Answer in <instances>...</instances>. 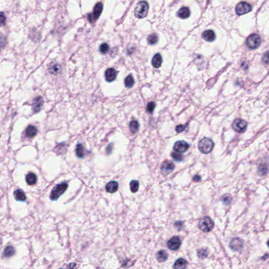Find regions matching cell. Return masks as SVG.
Here are the masks:
<instances>
[{"instance_id":"30","label":"cell","mask_w":269,"mask_h":269,"mask_svg":"<svg viewBox=\"0 0 269 269\" xmlns=\"http://www.w3.org/2000/svg\"><path fill=\"white\" fill-rule=\"evenodd\" d=\"M147 41H148L149 44H155L156 43H157V42L158 41V37L157 36V35L156 34H152L149 35L148 38H147Z\"/></svg>"},{"instance_id":"14","label":"cell","mask_w":269,"mask_h":269,"mask_svg":"<svg viewBox=\"0 0 269 269\" xmlns=\"http://www.w3.org/2000/svg\"><path fill=\"white\" fill-rule=\"evenodd\" d=\"M117 77V72L115 69L112 68H109L106 70L105 72V78L106 81L108 82H112L115 81Z\"/></svg>"},{"instance_id":"25","label":"cell","mask_w":269,"mask_h":269,"mask_svg":"<svg viewBox=\"0 0 269 269\" xmlns=\"http://www.w3.org/2000/svg\"><path fill=\"white\" fill-rule=\"evenodd\" d=\"M187 262L183 258H180L176 261L174 264V268L177 269H185L187 267Z\"/></svg>"},{"instance_id":"3","label":"cell","mask_w":269,"mask_h":269,"mask_svg":"<svg viewBox=\"0 0 269 269\" xmlns=\"http://www.w3.org/2000/svg\"><path fill=\"white\" fill-rule=\"evenodd\" d=\"M68 185L65 182L59 183L53 188L50 194V198L52 200L55 201L60 198L61 195L64 193L67 189Z\"/></svg>"},{"instance_id":"10","label":"cell","mask_w":269,"mask_h":269,"mask_svg":"<svg viewBox=\"0 0 269 269\" xmlns=\"http://www.w3.org/2000/svg\"><path fill=\"white\" fill-rule=\"evenodd\" d=\"M189 148V145L186 142L183 140H179L175 142L173 146V149L179 153H183L188 150Z\"/></svg>"},{"instance_id":"21","label":"cell","mask_w":269,"mask_h":269,"mask_svg":"<svg viewBox=\"0 0 269 269\" xmlns=\"http://www.w3.org/2000/svg\"><path fill=\"white\" fill-rule=\"evenodd\" d=\"M190 15V10L187 7L181 8L178 12V17L182 19H186V18H188Z\"/></svg>"},{"instance_id":"11","label":"cell","mask_w":269,"mask_h":269,"mask_svg":"<svg viewBox=\"0 0 269 269\" xmlns=\"http://www.w3.org/2000/svg\"><path fill=\"white\" fill-rule=\"evenodd\" d=\"M182 244L180 238L178 237H173L171 238L167 242V246L171 250H177L178 249Z\"/></svg>"},{"instance_id":"27","label":"cell","mask_w":269,"mask_h":269,"mask_svg":"<svg viewBox=\"0 0 269 269\" xmlns=\"http://www.w3.org/2000/svg\"><path fill=\"white\" fill-rule=\"evenodd\" d=\"M139 127V125L137 121H132L129 124V129L132 134H136L138 132Z\"/></svg>"},{"instance_id":"36","label":"cell","mask_w":269,"mask_h":269,"mask_svg":"<svg viewBox=\"0 0 269 269\" xmlns=\"http://www.w3.org/2000/svg\"><path fill=\"white\" fill-rule=\"evenodd\" d=\"M156 104L153 102H149L147 106V111L149 113H152L155 108Z\"/></svg>"},{"instance_id":"40","label":"cell","mask_w":269,"mask_h":269,"mask_svg":"<svg viewBox=\"0 0 269 269\" xmlns=\"http://www.w3.org/2000/svg\"><path fill=\"white\" fill-rule=\"evenodd\" d=\"M193 180L195 182H199L201 180V177L199 175H196L193 177Z\"/></svg>"},{"instance_id":"18","label":"cell","mask_w":269,"mask_h":269,"mask_svg":"<svg viewBox=\"0 0 269 269\" xmlns=\"http://www.w3.org/2000/svg\"><path fill=\"white\" fill-rule=\"evenodd\" d=\"M61 71V67L57 63H53L50 65L48 68V71L51 74L57 75Z\"/></svg>"},{"instance_id":"28","label":"cell","mask_w":269,"mask_h":269,"mask_svg":"<svg viewBox=\"0 0 269 269\" xmlns=\"http://www.w3.org/2000/svg\"><path fill=\"white\" fill-rule=\"evenodd\" d=\"M130 188L131 190L132 193H136L138 191L139 188V183L137 180H133L131 181L130 182Z\"/></svg>"},{"instance_id":"20","label":"cell","mask_w":269,"mask_h":269,"mask_svg":"<svg viewBox=\"0 0 269 269\" xmlns=\"http://www.w3.org/2000/svg\"><path fill=\"white\" fill-rule=\"evenodd\" d=\"M162 62V58L160 54L157 53L152 59V65L155 68L160 67Z\"/></svg>"},{"instance_id":"8","label":"cell","mask_w":269,"mask_h":269,"mask_svg":"<svg viewBox=\"0 0 269 269\" xmlns=\"http://www.w3.org/2000/svg\"><path fill=\"white\" fill-rule=\"evenodd\" d=\"M175 165L170 160H165L162 162L160 167V170L162 175L164 176L170 174L175 170Z\"/></svg>"},{"instance_id":"7","label":"cell","mask_w":269,"mask_h":269,"mask_svg":"<svg viewBox=\"0 0 269 269\" xmlns=\"http://www.w3.org/2000/svg\"><path fill=\"white\" fill-rule=\"evenodd\" d=\"M103 10V5L101 3H98L95 6L92 13L89 14L88 15V19L91 23L96 21L99 18L100 15L102 13Z\"/></svg>"},{"instance_id":"22","label":"cell","mask_w":269,"mask_h":269,"mask_svg":"<svg viewBox=\"0 0 269 269\" xmlns=\"http://www.w3.org/2000/svg\"><path fill=\"white\" fill-rule=\"evenodd\" d=\"M26 182L28 185L32 186L37 183V175L33 172H29L26 176Z\"/></svg>"},{"instance_id":"16","label":"cell","mask_w":269,"mask_h":269,"mask_svg":"<svg viewBox=\"0 0 269 269\" xmlns=\"http://www.w3.org/2000/svg\"><path fill=\"white\" fill-rule=\"evenodd\" d=\"M118 183L115 181H112L109 182L107 184L106 186V192L109 193H114L117 191L118 189Z\"/></svg>"},{"instance_id":"26","label":"cell","mask_w":269,"mask_h":269,"mask_svg":"<svg viewBox=\"0 0 269 269\" xmlns=\"http://www.w3.org/2000/svg\"><path fill=\"white\" fill-rule=\"evenodd\" d=\"M15 251L14 248L11 246H7L4 249L3 254L5 257L8 258V257H11L12 256H13L14 254H15Z\"/></svg>"},{"instance_id":"1","label":"cell","mask_w":269,"mask_h":269,"mask_svg":"<svg viewBox=\"0 0 269 269\" xmlns=\"http://www.w3.org/2000/svg\"><path fill=\"white\" fill-rule=\"evenodd\" d=\"M215 144L211 139L205 137L199 142L198 149L202 154L210 153L213 149Z\"/></svg>"},{"instance_id":"35","label":"cell","mask_w":269,"mask_h":269,"mask_svg":"<svg viewBox=\"0 0 269 269\" xmlns=\"http://www.w3.org/2000/svg\"><path fill=\"white\" fill-rule=\"evenodd\" d=\"M197 255H198L199 258L201 259H204L207 257L208 256V252L205 249H200L198 250L197 252Z\"/></svg>"},{"instance_id":"6","label":"cell","mask_w":269,"mask_h":269,"mask_svg":"<svg viewBox=\"0 0 269 269\" xmlns=\"http://www.w3.org/2000/svg\"><path fill=\"white\" fill-rule=\"evenodd\" d=\"M232 127L234 131L238 133H243L246 131L248 123L246 121L240 118H237L233 121Z\"/></svg>"},{"instance_id":"32","label":"cell","mask_w":269,"mask_h":269,"mask_svg":"<svg viewBox=\"0 0 269 269\" xmlns=\"http://www.w3.org/2000/svg\"><path fill=\"white\" fill-rule=\"evenodd\" d=\"M7 38L3 35L0 33V51L2 50L7 44Z\"/></svg>"},{"instance_id":"24","label":"cell","mask_w":269,"mask_h":269,"mask_svg":"<svg viewBox=\"0 0 269 269\" xmlns=\"http://www.w3.org/2000/svg\"><path fill=\"white\" fill-rule=\"evenodd\" d=\"M76 154L79 158H83L86 155V150L82 144H78L76 146Z\"/></svg>"},{"instance_id":"15","label":"cell","mask_w":269,"mask_h":269,"mask_svg":"<svg viewBox=\"0 0 269 269\" xmlns=\"http://www.w3.org/2000/svg\"><path fill=\"white\" fill-rule=\"evenodd\" d=\"M202 37L205 41L209 42H212L214 41L216 39V34L213 31L207 30L202 33Z\"/></svg>"},{"instance_id":"4","label":"cell","mask_w":269,"mask_h":269,"mask_svg":"<svg viewBox=\"0 0 269 269\" xmlns=\"http://www.w3.org/2000/svg\"><path fill=\"white\" fill-rule=\"evenodd\" d=\"M215 226L213 220L209 217H204L201 218L198 223V227L202 231L208 232L212 231Z\"/></svg>"},{"instance_id":"29","label":"cell","mask_w":269,"mask_h":269,"mask_svg":"<svg viewBox=\"0 0 269 269\" xmlns=\"http://www.w3.org/2000/svg\"><path fill=\"white\" fill-rule=\"evenodd\" d=\"M134 83H135V81H134V78L131 75L127 76L125 79V85L126 87L129 88L132 87L134 85Z\"/></svg>"},{"instance_id":"23","label":"cell","mask_w":269,"mask_h":269,"mask_svg":"<svg viewBox=\"0 0 269 269\" xmlns=\"http://www.w3.org/2000/svg\"><path fill=\"white\" fill-rule=\"evenodd\" d=\"M168 253H167L166 251L164 250H162L159 251L157 252V255H156L157 260L160 262H163L166 261V260L168 258Z\"/></svg>"},{"instance_id":"37","label":"cell","mask_w":269,"mask_h":269,"mask_svg":"<svg viewBox=\"0 0 269 269\" xmlns=\"http://www.w3.org/2000/svg\"><path fill=\"white\" fill-rule=\"evenodd\" d=\"M5 21H6V17L5 15H4L3 12H0V27L5 25Z\"/></svg>"},{"instance_id":"9","label":"cell","mask_w":269,"mask_h":269,"mask_svg":"<svg viewBox=\"0 0 269 269\" xmlns=\"http://www.w3.org/2000/svg\"><path fill=\"white\" fill-rule=\"evenodd\" d=\"M252 9V6L247 2H241L237 5L236 11L238 15H242L248 13Z\"/></svg>"},{"instance_id":"19","label":"cell","mask_w":269,"mask_h":269,"mask_svg":"<svg viewBox=\"0 0 269 269\" xmlns=\"http://www.w3.org/2000/svg\"><path fill=\"white\" fill-rule=\"evenodd\" d=\"M14 196L17 201L24 202L27 200V197L25 196V193L24 192L23 190L20 189H17L14 191Z\"/></svg>"},{"instance_id":"34","label":"cell","mask_w":269,"mask_h":269,"mask_svg":"<svg viewBox=\"0 0 269 269\" xmlns=\"http://www.w3.org/2000/svg\"><path fill=\"white\" fill-rule=\"evenodd\" d=\"M109 50V45L107 43H103L99 47L100 52L102 54H106L107 53Z\"/></svg>"},{"instance_id":"5","label":"cell","mask_w":269,"mask_h":269,"mask_svg":"<svg viewBox=\"0 0 269 269\" xmlns=\"http://www.w3.org/2000/svg\"><path fill=\"white\" fill-rule=\"evenodd\" d=\"M247 45L251 50H255L259 47L261 43V37L257 34H252L248 37Z\"/></svg>"},{"instance_id":"33","label":"cell","mask_w":269,"mask_h":269,"mask_svg":"<svg viewBox=\"0 0 269 269\" xmlns=\"http://www.w3.org/2000/svg\"><path fill=\"white\" fill-rule=\"evenodd\" d=\"M172 158L177 162H181L183 160V156L181 154H179L178 152H172L171 154Z\"/></svg>"},{"instance_id":"31","label":"cell","mask_w":269,"mask_h":269,"mask_svg":"<svg viewBox=\"0 0 269 269\" xmlns=\"http://www.w3.org/2000/svg\"><path fill=\"white\" fill-rule=\"evenodd\" d=\"M221 200L225 205H229L231 203L232 198V197L229 194H226L221 197Z\"/></svg>"},{"instance_id":"17","label":"cell","mask_w":269,"mask_h":269,"mask_svg":"<svg viewBox=\"0 0 269 269\" xmlns=\"http://www.w3.org/2000/svg\"><path fill=\"white\" fill-rule=\"evenodd\" d=\"M37 134V129L35 126L30 125L25 130V135L28 138H33Z\"/></svg>"},{"instance_id":"13","label":"cell","mask_w":269,"mask_h":269,"mask_svg":"<svg viewBox=\"0 0 269 269\" xmlns=\"http://www.w3.org/2000/svg\"><path fill=\"white\" fill-rule=\"evenodd\" d=\"M44 101L41 96H37L33 99L32 102V108L35 112H38L41 110L43 105Z\"/></svg>"},{"instance_id":"38","label":"cell","mask_w":269,"mask_h":269,"mask_svg":"<svg viewBox=\"0 0 269 269\" xmlns=\"http://www.w3.org/2000/svg\"><path fill=\"white\" fill-rule=\"evenodd\" d=\"M187 126V125H182V124L179 125L177 126L176 127V131L177 132H178V133L182 132L186 129Z\"/></svg>"},{"instance_id":"12","label":"cell","mask_w":269,"mask_h":269,"mask_svg":"<svg viewBox=\"0 0 269 269\" xmlns=\"http://www.w3.org/2000/svg\"><path fill=\"white\" fill-rule=\"evenodd\" d=\"M229 247L233 251H240L243 247V241L239 238H233L230 243Z\"/></svg>"},{"instance_id":"39","label":"cell","mask_w":269,"mask_h":269,"mask_svg":"<svg viewBox=\"0 0 269 269\" xmlns=\"http://www.w3.org/2000/svg\"><path fill=\"white\" fill-rule=\"evenodd\" d=\"M112 144H109V145L107 147V148H106V152H107V154H111V152L112 151Z\"/></svg>"},{"instance_id":"2","label":"cell","mask_w":269,"mask_h":269,"mask_svg":"<svg viewBox=\"0 0 269 269\" xmlns=\"http://www.w3.org/2000/svg\"><path fill=\"white\" fill-rule=\"evenodd\" d=\"M149 11L148 3L146 1H140L137 4L134 14L137 18H143L147 16Z\"/></svg>"}]
</instances>
